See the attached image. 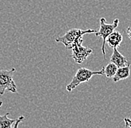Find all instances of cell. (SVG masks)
Wrapping results in <instances>:
<instances>
[{
  "label": "cell",
  "instance_id": "cell-1",
  "mask_svg": "<svg viewBox=\"0 0 131 128\" xmlns=\"http://www.w3.org/2000/svg\"><path fill=\"white\" fill-rule=\"evenodd\" d=\"M95 30L88 29V30H81L78 28H73L68 31L62 36H59L55 39L57 42H60L64 45L67 49H71L72 45L78 41L83 39V36L86 33H95Z\"/></svg>",
  "mask_w": 131,
  "mask_h": 128
},
{
  "label": "cell",
  "instance_id": "cell-2",
  "mask_svg": "<svg viewBox=\"0 0 131 128\" xmlns=\"http://www.w3.org/2000/svg\"><path fill=\"white\" fill-rule=\"evenodd\" d=\"M95 75H101V76L104 75V68L98 71H93L85 67H81L78 69L75 75L74 76L72 81L66 86V90L69 93L72 92L74 89H75L81 83L89 81L90 79Z\"/></svg>",
  "mask_w": 131,
  "mask_h": 128
},
{
  "label": "cell",
  "instance_id": "cell-3",
  "mask_svg": "<svg viewBox=\"0 0 131 128\" xmlns=\"http://www.w3.org/2000/svg\"><path fill=\"white\" fill-rule=\"evenodd\" d=\"M15 71V68L10 70L2 69L0 70V96L4 95L5 91L14 93L17 92L16 85L13 79V74Z\"/></svg>",
  "mask_w": 131,
  "mask_h": 128
},
{
  "label": "cell",
  "instance_id": "cell-4",
  "mask_svg": "<svg viewBox=\"0 0 131 128\" xmlns=\"http://www.w3.org/2000/svg\"><path fill=\"white\" fill-rule=\"evenodd\" d=\"M119 23L118 19H115L113 24H106L105 18L102 17L100 19V29L98 31L95 33V36L99 38L103 39V44H102V48L101 51L103 53V56L104 59H106V51H105V43H106V38L114 31L115 28L118 27Z\"/></svg>",
  "mask_w": 131,
  "mask_h": 128
},
{
  "label": "cell",
  "instance_id": "cell-5",
  "mask_svg": "<svg viewBox=\"0 0 131 128\" xmlns=\"http://www.w3.org/2000/svg\"><path fill=\"white\" fill-rule=\"evenodd\" d=\"M83 41V39L78 41L74 44L71 48V50H72V53L71 56H69V57H72L74 60V62L78 64L83 63L92 53V49L82 45Z\"/></svg>",
  "mask_w": 131,
  "mask_h": 128
},
{
  "label": "cell",
  "instance_id": "cell-6",
  "mask_svg": "<svg viewBox=\"0 0 131 128\" xmlns=\"http://www.w3.org/2000/svg\"><path fill=\"white\" fill-rule=\"evenodd\" d=\"M110 62L114 63L118 67H124V66L129 64L127 58L123 56L122 54L118 50L117 48H113V53L110 57Z\"/></svg>",
  "mask_w": 131,
  "mask_h": 128
},
{
  "label": "cell",
  "instance_id": "cell-7",
  "mask_svg": "<svg viewBox=\"0 0 131 128\" xmlns=\"http://www.w3.org/2000/svg\"><path fill=\"white\" fill-rule=\"evenodd\" d=\"M123 40V36L118 31H113L106 39L108 45L110 48H118L121 45V43Z\"/></svg>",
  "mask_w": 131,
  "mask_h": 128
},
{
  "label": "cell",
  "instance_id": "cell-8",
  "mask_svg": "<svg viewBox=\"0 0 131 128\" xmlns=\"http://www.w3.org/2000/svg\"><path fill=\"white\" fill-rule=\"evenodd\" d=\"M130 63H129L127 65H125L124 67H118L117 71L115 73L114 76L113 77V81L117 82L118 81L127 79L130 76Z\"/></svg>",
  "mask_w": 131,
  "mask_h": 128
},
{
  "label": "cell",
  "instance_id": "cell-9",
  "mask_svg": "<svg viewBox=\"0 0 131 128\" xmlns=\"http://www.w3.org/2000/svg\"><path fill=\"white\" fill-rule=\"evenodd\" d=\"M9 112L1 116L0 115V128H10L13 127L16 119H10L8 117Z\"/></svg>",
  "mask_w": 131,
  "mask_h": 128
},
{
  "label": "cell",
  "instance_id": "cell-10",
  "mask_svg": "<svg viewBox=\"0 0 131 128\" xmlns=\"http://www.w3.org/2000/svg\"><path fill=\"white\" fill-rule=\"evenodd\" d=\"M103 68L104 71V75L106 76V78H113L117 71L118 67L114 63L111 62V63H109L106 67Z\"/></svg>",
  "mask_w": 131,
  "mask_h": 128
},
{
  "label": "cell",
  "instance_id": "cell-11",
  "mask_svg": "<svg viewBox=\"0 0 131 128\" xmlns=\"http://www.w3.org/2000/svg\"><path fill=\"white\" fill-rule=\"evenodd\" d=\"M23 120H25V117L24 116H21L19 119H17L15 121V123H14V125H13V127H18V124H19V122H21Z\"/></svg>",
  "mask_w": 131,
  "mask_h": 128
},
{
  "label": "cell",
  "instance_id": "cell-12",
  "mask_svg": "<svg viewBox=\"0 0 131 128\" xmlns=\"http://www.w3.org/2000/svg\"><path fill=\"white\" fill-rule=\"evenodd\" d=\"M124 123H125V127H131V120L128 118H124Z\"/></svg>",
  "mask_w": 131,
  "mask_h": 128
},
{
  "label": "cell",
  "instance_id": "cell-13",
  "mask_svg": "<svg viewBox=\"0 0 131 128\" xmlns=\"http://www.w3.org/2000/svg\"><path fill=\"white\" fill-rule=\"evenodd\" d=\"M126 33H127V36H128L129 39L131 41V24L127 28Z\"/></svg>",
  "mask_w": 131,
  "mask_h": 128
},
{
  "label": "cell",
  "instance_id": "cell-14",
  "mask_svg": "<svg viewBox=\"0 0 131 128\" xmlns=\"http://www.w3.org/2000/svg\"><path fill=\"white\" fill-rule=\"evenodd\" d=\"M2 105V102H0V107H1Z\"/></svg>",
  "mask_w": 131,
  "mask_h": 128
}]
</instances>
